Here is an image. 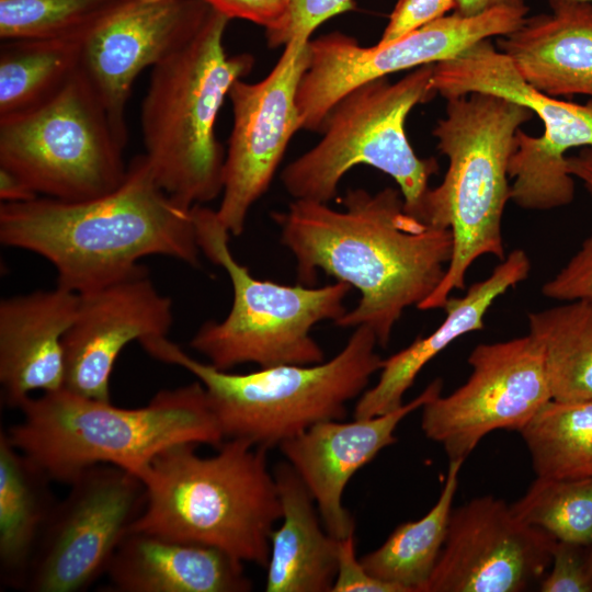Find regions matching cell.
I'll return each mask as SVG.
<instances>
[{
  "mask_svg": "<svg viewBox=\"0 0 592 592\" xmlns=\"http://www.w3.org/2000/svg\"><path fill=\"white\" fill-rule=\"evenodd\" d=\"M229 21L212 9L187 43L151 68L141 104L144 155L153 177L189 207L221 195L225 153L216 121L232 84L254 65L250 54H227Z\"/></svg>",
  "mask_w": 592,
  "mask_h": 592,
  "instance_id": "8992f818",
  "label": "cell"
},
{
  "mask_svg": "<svg viewBox=\"0 0 592 592\" xmlns=\"http://www.w3.org/2000/svg\"><path fill=\"white\" fill-rule=\"evenodd\" d=\"M331 592H402V590L372 576L356 557L355 535L338 539L337 576Z\"/></svg>",
  "mask_w": 592,
  "mask_h": 592,
  "instance_id": "d590c367",
  "label": "cell"
},
{
  "mask_svg": "<svg viewBox=\"0 0 592 592\" xmlns=\"http://www.w3.org/2000/svg\"><path fill=\"white\" fill-rule=\"evenodd\" d=\"M140 344L153 358L184 368L204 386L225 440H246L267 451L316 423L344 420L346 403L367 389L384 360L375 350V333L366 326L356 327L331 360L242 374L197 361L167 337Z\"/></svg>",
  "mask_w": 592,
  "mask_h": 592,
  "instance_id": "52a82bcc",
  "label": "cell"
},
{
  "mask_svg": "<svg viewBox=\"0 0 592 592\" xmlns=\"http://www.w3.org/2000/svg\"><path fill=\"white\" fill-rule=\"evenodd\" d=\"M456 0H399L376 45H387L454 10Z\"/></svg>",
  "mask_w": 592,
  "mask_h": 592,
  "instance_id": "e575fe53",
  "label": "cell"
},
{
  "mask_svg": "<svg viewBox=\"0 0 592 592\" xmlns=\"http://www.w3.org/2000/svg\"><path fill=\"white\" fill-rule=\"evenodd\" d=\"M432 88L445 100L486 93L528 107L543 122L544 133L534 137L517 130L508 168L513 180L510 200L527 210H550L573 201L574 178L568 171L567 153L592 147V99L578 104L537 90L490 38L434 64Z\"/></svg>",
  "mask_w": 592,
  "mask_h": 592,
  "instance_id": "8fae6325",
  "label": "cell"
},
{
  "mask_svg": "<svg viewBox=\"0 0 592 592\" xmlns=\"http://www.w3.org/2000/svg\"><path fill=\"white\" fill-rule=\"evenodd\" d=\"M467 361L468 379L422 407L421 429L448 460H465L490 432H520L553 399L542 351L530 334L480 343Z\"/></svg>",
  "mask_w": 592,
  "mask_h": 592,
  "instance_id": "5bb4252c",
  "label": "cell"
},
{
  "mask_svg": "<svg viewBox=\"0 0 592 592\" xmlns=\"http://www.w3.org/2000/svg\"><path fill=\"white\" fill-rule=\"evenodd\" d=\"M78 295L75 320L62 340V388L111 401V375L119 353L133 341L167 337L173 323L172 300L157 289L143 264Z\"/></svg>",
  "mask_w": 592,
  "mask_h": 592,
  "instance_id": "ac0fdd59",
  "label": "cell"
},
{
  "mask_svg": "<svg viewBox=\"0 0 592 592\" xmlns=\"http://www.w3.org/2000/svg\"><path fill=\"white\" fill-rule=\"evenodd\" d=\"M309 41L293 38L265 78L237 80L229 91L232 128L216 214L231 236L243 232L251 207L270 187L292 137L301 129L296 96L309 61Z\"/></svg>",
  "mask_w": 592,
  "mask_h": 592,
  "instance_id": "9a60e30c",
  "label": "cell"
},
{
  "mask_svg": "<svg viewBox=\"0 0 592 592\" xmlns=\"http://www.w3.org/2000/svg\"><path fill=\"white\" fill-rule=\"evenodd\" d=\"M526 0H456L454 12L475 16L497 8H526Z\"/></svg>",
  "mask_w": 592,
  "mask_h": 592,
  "instance_id": "f35d334b",
  "label": "cell"
},
{
  "mask_svg": "<svg viewBox=\"0 0 592 592\" xmlns=\"http://www.w3.org/2000/svg\"><path fill=\"white\" fill-rule=\"evenodd\" d=\"M463 464L448 460L440 497L424 516L400 524L378 548L360 558L372 576L402 592H424L445 542Z\"/></svg>",
  "mask_w": 592,
  "mask_h": 592,
  "instance_id": "484cf974",
  "label": "cell"
},
{
  "mask_svg": "<svg viewBox=\"0 0 592 592\" xmlns=\"http://www.w3.org/2000/svg\"><path fill=\"white\" fill-rule=\"evenodd\" d=\"M557 539L520 520L502 499L482 496L452 510L424 592H521L539 582Z\"/></svg>",
  "mask_w": 592,
  "mask_h": 592,
  "instance_id": "2e32d148",
  "label": "cell"
},
{
  "mask_svg": "<svg viewBox=\"0 0 592 592\" xmlns=\"http://www.w3.org/2000/svg\"><path fill=\"white\" fill-rule=\"evenodd\" d=\"M38 197L18 175L0 168L1 203H20Z\"/></svg>",
  "mask_w": 592,
  "mask_h": 592,
  "instance_id": "74e56055",
  "label": "cell"
},
{
  "mask_svg": "<svg viewBox=\"0 0 592 592\" xmlns=\"http://www.w3.org/2000/svg\"><path fill=\"white\" fill-rule=\"evenodd\" d=\"M68 486L39 537L24 591L87 590L106 572L146 505L141 479L113 465L90 467Z\"/></svg>",
  "mask_w": 592,
  "mask_h": 592,
  "instance_id": "4fadbf2b",
  "label": "cell"
},
{
  "mask_svg": "<svg viewBox=\"0 0 592 592\" xmlns=\"http://www.w3.org/2000/svg\"><path fill=\"white\" fill-rule=\"evenodd\" d=\"M499 50L534 88L550 95L592 99V5L559 7L526 18L512 33L497 37Z\"/></svg>",
  "mask_w": 592,
  "mask_h": 592,
  "instance_id": "603a6c76",
  "label": "cell"
},
{
  "mask_svg": "<svg viewBox=\"0 0 592 592\" xmlns=\"http://www.w3.org/2000/svg\"><path fill=\"white\" fill-rule=\"evenodd\" d=\"M126 1L0 0V38L87 37Z\"/></svg>",
  "mask_w": 592,
  "mask_h": 592,
  "instance_id": "4dcf8cb0",
  "label": "cell"
},
{
  "mask_svg": "<svg viewBox=\"0 0 592 592\" xmlns=\"http://www.w3.org/2000/svg\"><path fill=\"white\" fill-rule=\"evenodd\" d=\"M342 204L337 210L328 203L294 200L272 218L296 260L299 284L314 286L322 271L360 291L358 305L335 326H366L378 345L387 346L403 311L418 307L443 280L453 235L410 215L392 187L375 194L351 189Z\"/></svg>",
  "mask_w": 592,
  "mask_h": 592,
  "instance_id": "6da1fadb",
  "label": "cell"
},
{
  "mask_svg": "<svg viewBox=\"0 0 592 592\" xmlns=\"http://www.w3.org/2000/svg\"><path fill=\"white\" fill-rule=\"evenodd\" d=\"M583 546L557 540L550 571L539 581L542 592H592V574Z\"/></svg>",
  "mask_w": 592,
  "mask_h": 592,
  "instance_id": "d6a6232c",
  "label": "cell"
},
{
  "mask_svg": "<svg viewBox=\"0 0 592 592\" xmlns=\"http://www.w3.org/2000/svg\"><path fill=\"white\" fill-rule=\"evenodd\" d=\"M78 300L77 293L56 286L0 301V384L7 406L19 408L33 391L64 387L62 340Z\"/></svg>",
  "mask_w": 592,
  "mask_h": 592,
  "instance_id": "ffe728a7",
  "label": "cell"
},
{
  "mask_svg": "<svg viewBox=\"0 0 592 592\" xmlns=\"http://www.w3.org/2000/svg\"><path fill=\"white\" fill-rule=\"evenodd\" d=\"M5 434L53 480L70 485L106 464L137 477L164 448L179 443L218 447L225 437L198 382L164 389L140 408L83 397L65 388L27 397Z\"/></svg>",
  "mask_w": 592,
  "mask_h": 592,
  "instance_id": "3957f363",
  "label": "cell"
},
{
  "mask_svg": "<svg viewBox=\"0 0 592 592\" xmlns=\"http://www.w3.org/2000/svg\"><path fill=\"white\" fill-rule=\"evenodd\" d=\"M229 20L240 19L261 25L265 32L283 21L291 0H202Z\"/></svg>",
  "mask_w": 592,
  "mask_h": 592,
  "instance_id": "8d00e7d4",
  "label": "cell"
},
{
  "mask_svg": "<svg viewBox=\"0 0 592 592\" xmlns=\"http://www.w3.org/2000/svg\"><path fill=\"white\" fill-rule=\"evenodd\" d=\"M542 293L559 301L592 299V227L576 254L542 286Z\"/></svg>",
  "mask_w": 592,
  "mask_h": 592,
  "instance_id": "836d02e7",
  "label": "cell"
},
{
  "mask_svg": "<svg viewBox=\"0 0 592 592\" xmlns=\"http://www.w3.org/2000/svg\"><path fill=\"white\" fill-rule=\"evenodd\" d=\"M433 136L448 159L443 181L426 192L420 219L453 235L445 275L420 310L443 308L453 291L464 289L470 265L482 255L505 258L502 216L510 201L508 168L515 135L534 113L511 100L470 93L446 100Z\"/></svg>",
  "mask_w": 592,
  "mask_h": 592,
  "instance_id": "5b68a950",
  "label": "cell"
},
{
  "mask_svg": "<svg viewBox=\"0 0 592 592\" xmlns=\"http://www.w3.org/2000/svg\"><path fill=\"white\" fill-rule=\"evenodd\" d=\"M84 38L2 41L0 118L30 111L57 94L80 70Z\"/></svg>",
  "mask_w": 592,
  "mask_h": 592,
  "instance_id": "83f0119b",
  "label": "cell"
},
{
  "mask_svg": "<svg viewBox=\"0 0 592 592\" xmlns=\"http://www.w3.org/2000/svg\"><path fill=\"white\" fill-rule=\"evenodd\" d=\"M442 387L436 378L390 412L351 422L322 421L278 446L311 493L330 535L339 539L355 533L354 519L342 503L345 487L357 470L396 442L400 422L441 395Z\"/></svg>",
  "mask_w": 592,
  "mask_h": 592,
  "instance_id": "d6986e66",
  "label": "cell"
},
{
  "mask_svg": "<svg viewBox=\"0 0 592 592\" xmlns=\"http://www.w3.org/2000/svg\"><path fill=\"white\" fill-rule=\"evenodd\" d=\"M433 70L434 64L423 65L396 82L378 78L342 96L321 125V139L282 171L286 192L294 200L329 203L352 168L371 166L395 180L406 210L420 219L439 164L415 155L405 123L414 106L436 94Z\"/></svg>",
  "mask_w": 592,
  "mask_h": 592,
  "instance_id": "ba28073f",
  "label": "cell"
},
{
  "mask_svg": "<svg viewBox=\"0 0 592 592\" xmlns=\"http://www.w3.org/2000/svg\"><path fill=\"white\" fill-rule=\"evenodd\" d=\"M569 173L579 179L592 196V147H584L573 156L567 157Z\"/></svg>",
  "mask_w": 592,
  "mask_h": 592,
  "instance_id": "ab89813d",
  "label": "cell"
},
{
  "mask_svg": "<svg viewBox=\"0 0 592 592\" xmlns=\"http://www.w3.org/2000/svg\"><path fill=\"white\" fill-rule=\"evenodd\" d=\"M192 212L201 252L228 274L232 303L223 320L198 328L191 348L224 371L247 363L270 367L323 362L311 329L346 312L344 299L352 287L341 281L314 287L257 278L231 253V235L216 210L195 205Z\"/></svg>",
  "mask_w": 592,
  "mask_h": 592,
  "instance_id": "9c48e42d",
  "label": "cell"
},
{
  "mask_svg": "<svg viewBox=\"0 0 592 592\" xmlns=\"http://www.w3.org/2000/svg\"><path fill=\"white\" fill-rule=\"evenodd\" d=\"M210 10L202 0H127L84 38L80 69L124 144L136 78L187 43Z\"/></svg>",
  "mask_w": 592,
  "mask_h": 592,
  "instance_id": "e0dca14e",
  "label": "cell"
},
{
  "mask_svg": "<svg viewBox=\"0 0 592 592\" xmlns=\"http://www.w3.org/2000/svg\"><path fill=\"white\" fill-rule=\"evenodd\" d=\"M281 525L270 539L266 592H331L338 567V539L326 530L308 488L286 462L273 468Z\"/></svg>",
  "mask_w": 592,
  "mask_h": 592,
  "instance_id": "cb8c5ba5",
  "label": "cell"
},
{
  "mask_svg": "<svg viewBox=\"0 0 592 592\" xmlns=\"http://www.w3.org/2000/svg\"><path fill=\"white\" fill-rule=\"evenodd\" d=\"M528 8H497L475 16L444 15L384 46L364 47L333 32L309 41L297 90L301 129L320 132L333 105L356 87L390 73L449 60L476 43L517 30Z\"/></svg>",
  "mask_w": 592,
  "mask_h": 592,
  "instance_id": "7c38bea8",
  "label": "cell"
},
{
  "mask_svg": "<svg viewBox=\"0 0 592 592\" xmlns=\"http://www.w3.org/2000/svg\"><path fill=\"white\" fill-rule=\"evenodd\" d=\"M192 209L158 184L139 155L122 184L103 196L1 203L0 241L43 257L56 270L57 286L80 294L127 275L149 255L198 266Z\"/></svg>",
  "mask_w": 592,
  "mask_h": 592,
  "instance_id": "7a4b0ae2",
  "label": "cell"
},
{
  "mask_svg": "<svg viewBox=\"0 0 592 592\" xmlns=\"http://www.w3.org/2000/svg\"><path fill=\"white\" fill-rule=\"evenodd\" d=\"M587 565L592 574V546H590V549L587 553Z\"/></svg>",
  "mask_w": 592,
  "mask_h": 592,
  "instance_id": "b9f144b4",
  "label": "cell"
},
{
  "mask_svg": "<svg viewBox=\"0 0 592 592\" xmlns=\"http://www.w3.org/2000/svg\"><path fill=\"white\" fill-rule=\"evenodd\" d=\"M53 480L0 432V579L20 589L57 503Z\"/></svg>",
  "mask_w": 592,
  "mask_h": 592,
  "instance_id": "d4e9b609",
  "label": "cell"
},
{
  "mask_svg": "<svg viewBox=\"0 0 592 592\" xmlns=\"http://www.w3.org/2000/svg\"><path fill=\"white\" fill-rule=\"evenodd\" d=\"M523 522L557 540L592 546V480H560L536 476L525 494L511 504Z\"/></svg>",
  "mask_w": 592,
  "mask_h": 592,
  "instance_id": "f546056e",
  "label": "cell"
},
{
  "mask_svg": "<svg viewBox=\"0 0 592 592\" xmlns=\"http://www.w3.org/2000/svg\"><path fill=\"white\" fill-rule=\"evenodd\" d=\"M531 261L522 249L511 251L485 278L468 287L462 297L449 296L442 309L443 322L429 335L383 360L377 383L357 399L354 418H371L403 405L407 390L421 369L459 337L482 330L483 318L493 301L509 288L525 281Z\"/></svg>",
  "mask_w": 592,
  "mask_h": 592,
  "instance_id": "44dd1931",
  "label": "cell"
},
{
  "mask_svg": "<svg viewBox=\"0 0 592 592\" xmlns=\"http://www.w3.org/2000/svg\"><path fill=\"white\" fill-rule=\"evenodd\" d=\"M352 7V0H291L281 24L265 32L267 45L274 48L285 46L297 37L310 39L320 24Z\"/></svg>",
  "mask_w": 592,
  "mask_h": 592,
  "instance_id": "1f68e13d",
  "label": "cell"
},
{
  "mask_svg": "<svg viewBox=\"0 0 592 592\" xmlns=\"http://www.w3.org/2000/svg\"><path fill=\"white\" fill-rule=\"evenodd\" d=\"M551 10L570 4L587 3L592 5V0H548Z\"/></svg>",
  "mask_w": 592,
  "mask_h": 592,
  "instance_id": "60d3db41",
  "label": "cell"
},
{
  "mask_svg": "<svg viewBox=\"0 0 592 592\" xmlns=\"http://www.w3.org/2000/svg\"><path fill=\"white\" fill-rule=\"evenodd\" d=\"M196 446L171 445L151 459L139 477L146 505L129 532L214 547L266 569L271 534L282 519L267 449L227 439L203 457Z\"/></svg>",
  "mask_w": 592,
  "mask_h": 592,
  "instance_id": "277c9868",
  "label": "cell"
},
{
  "mask_svg": "<svg viewBox=\"0 0 592 592\" xmlns=\"http://www.w3.org/2000/svg\"><path fill=\"white\" fill-rule=\"evenodd\" d=\"M242 561L214 547L129 532L105 572L107 591L248 592Z\"/></svg>",
  "mask_w": 592,
  "mask_h": 592,
  "instance_id": "7402d4cb",
  "label": "cell"
},
{
  "mask_svg": "<svg viewBox=\"0 0 592 592\" xmlns=\"http://www.w3.org/2000/svg\"><path fill=\"white\" fill-rule=\"evenodd\" d=\"M126 146L81 69L52 99L0 118V168L37 196L80 202L124 181Z\"/></svg>",
  "mask_w": 592,
  "mask_h": 592,
  "instance_id": "30bf717a",
  "label": "cell"
},
{
  "mask_svg": "<svg viewBox=\"0 0 592 592\" xmlns=\"http://www.w3.org/2000/svg\"><path fill=\"white\" fill-rule=\"evenodd\" d=\"M520 433L536 476L592 480V399H551Z\"/></svg>",
  "mask_w": 592,
  "mask_h": 592,
  "instance_id": "f1b7e54d",
  "label": "cell"
},
{
  "mask_svg": "<svg viewBox=\"0 0 592 592\" xmlns=\"http://www.w3.org/2000/svg\"><path fill=\"white\" fill-rule=\"evenodd\" d=\"M527 321L543 354L551 398L592 399V299L530 312Z\"/></svg>",
  "mask_w": 592,
  "mask_h": 592,
  "instance_id": "4316f807",
  "label": "cell"
}]
</instances>
